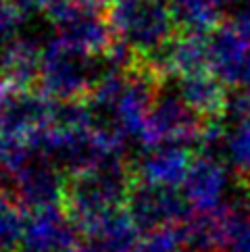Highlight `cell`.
Returning <instances> with one entry per match:
<instances>
[{"mask_svg": "<svg viewBox=\"0 0 250 252\" xmlns=\"http://www.w3.org/2000/svg\"><path fill=\"white\" fill-rule=\"evenodd\" d=\"M133 184V169L125 167L123 158L109 160L67 177L62 209L75 229L86 236L111 213L125 209Z\"/></svg>", "mask_w": 250, "mask_h": 252, "instance_id": "obj_1", "label": "cell"}, {"mask_svg": "<svg viewBox=\"0 0 250 252\" xmlns=\"http://www.w3.org/2000/svg\"><path fill=\"white\" fill-rule=\"evenodd\" d=\"M106 21L115 42L129 50L138 63H150L173 42L180 30L165 0H113Z\"/></svg>", "mask_w": 250, "mask_h": 252, "instance_id": "obj_2", "label": "cell"}, {"mask_svg": "<svg viewBox=\"0 0 250 252\" xmlns=\"http://www.w3.org/2000/svg\"><path fill=\"white\" fill-rule=\"evenodd\" d=\"M100 61L52 35L42 46L38 84L55 102H86L104 73Z\"/></svg>", "mask_w": 250, "mask_h": 252, "instance_id": "obj_3", "label": "cell"}, {"mask_svg": "<svg viewBox=\"0 0 250 252\" xmlns=\"http://www.w3.org/2000/svg\"><path fill=\"white\" fill-rule=\"evenodd\" d=\"M52 98L33 88L0 84V144H38L57 119Z\"/></svg>", "mask_w": 250, "mask_h": 252, "instance_id": "obj_4", "label": "cell"}, {"mask_svg": "<svg viewBox=\"0 0 250 252\" xmlns=\"http://www.w3.org/2000/svg\"><path fill=\"white\" fill-rule=\"evenodd\" d=\"M48 17L55 28V38L86 55L104 59L113 48V30L96 6L75 2V0H62Z\"/></svg>", "mask_w": 250, "mask_h": 252, "instance_id": "obj_5", "label": "cell"}, {"mask_svg": "<svg viewBox=\"0 0 250 252\" xmlns=\"http://www.w3.org/2000/svg\"><path fill=\"white\" fill-rule=\"evenodd\" d=\"M204 129L207 123L202 121V117L196 115L175 90H158L148 115L142 144L144 148L156 144H182L190 148L202 144Z\"/></svg>", "mask_w": 250, "mask_h": 252, "instance_id": "obj_6", "label": "cell"}, {"mask_svg": "<svg viewBox=\"0 0 250 252\" xmlns=\"http://www.w3.org/2000/svg\"><path fill=\"white\" fill-rule=\"evenodd\" d=\"M229 188L231 177L225 160L219 155L202 152L194 158L190 173L182 186V194L194 215H204L225 209Z\"/></svg>", "mask_w": 250, "mask_h": 252, "instance_id": "obj_7", "label": "cell"}, {"mask_svg": "<svg viewBox=\"0 0 250 252\" xmlns=\"http://www.w3.org/2000/svg\"><path fill=\"white\" fill-rule=\"evenodd\" d=\"M125 209L140 229H158V227H180L192 217L182 190L173 188H158L136 182L131 188Z\"/></svg>", "mask_w": 250, "mask_h": 252, "instance_id": "obj_8", "label": "cell"}, {"mask_svg": "<svg viewBox=\"0 0 250 252\" xmlns=\"http://www.w3.org/2000/svg\"><path fill=\"white\" fill-rule=\"evenodd\" d=\"M209 69L225 86L250 88V40L229 21L209 33Z\"/></svg>", "mask_w": 250, "mask_h": 252, "instance_id": "obj_9", "label": "cell"}, {"mask_svg": "<svg viewBox=\"0 0 250 252\" xmlns=\"http://www.w3.org/2000/svg\"><path fill=\"white\" fill-rule=\"evenodd\" d=\"M194 158V152L188 146H182V144L146 146L136 160L133 177H136V182L148 186L182 190Z\"/></svg>", "mask_w": 250, "mask_h": 252, "instance_id": "obj_10", "label": "cell"}, {"mask_svg": "<svg viewBox=\"0 0 250 252\" xmlns=\"http://www.w3.org/2000/svg\"><path fill=\"white\" fill-rule=\"evenodd\" d=\"M77 233L62 206L31 211L25 221L21 252H69L79 244Z\"/></svg>", "mask_w": 250, "mask_h": 252, "instance_id": "obj_11", "label": "cell"}, {"mask_svg": "<svg viewBox=\"0 0 250 252\" xmlns=\"http://www.w3.org/2000/svg\"><path fill=\"white\" fill-rule=\"evenodd\" d=\"M229 121L223 125L219 157L225 165L250 186V102L244 94H238L229 102Z\"/></svg>", "mask_w": 250, "mask_h": 252, "instance_id": "obj_12", "label": "cell"}, {"mask_svg": "<svg viewBox=\"0 0 250 252\" xmlns=\"http://www.w3.org/2000/svg\"><path fill=\"white\" fill-rule=\"evenodd\" d=\"M175 92L202 119L215 121L225 117L229 111L231 98L227 96V86L211 71H200V73L180 77Z\"/></svg>", "mask_w": 250, "mask_h": 252, "instance_id": "obj_13", "label": "cell"}, {"mask_svg": "<svg viewBox=\"0 0 250 252\" xmlns=\"http://www.w3.org/2000/svg\"><path fill=\"white\" fill-rule=\"evenodd\" d=\"M140 238L136 219L127 209H119L88 231L82 244L86 252H133Z\"/></svg>", "mask_w": 250, "mask_h": 252, "instance_id": "obj_14", "label": "cell"}, {"mask_svg": "<svg viewBox=\"0 0 250 252\" xmlns=\"http://www.w3.org/2000/svg\"><path fill=\"white\" fill-rule=\"evenodd\" d=\"M186 248L192 252H223L227 236V206L217 213L194 215L184 225Z\"/></svg>", "mask_w": 250, "mask_h": 252, "instance_id": "obj_15", "label": "cell"}, {"mask_svg": "<svg viewBox=\"0 0 250 252\" xmlns=\"http://www.w3.org/2000/svg\"><path fill=\"white\" fill-rule=\"evenodd\" d=\"M169 6L182 33L209 35L221 25V8L211 0H171Z\"/></svg>", "mask_w": 250, "mask_h": 252, "instance_id": "obj_16", "label": "cell"}, {"mask_svg": "<svg viewBox=\"0 0 250 252\" xmlns=\"http://www.w3.org/2000/svg\"><path fill=\"white\" fill-rule=\"evenodd\" d=\"M25 221L28 217L15 194L0 190V252H21Z\"/></svg>", "mask_w": 250, "mask_h": 252, "instance_id": "obj_17", "label": "cell"}, {"mask_svg": "<svg viewBox=\"0 0 250 252\" xmlns=\"http://www.w3.org/2000/svg\"><path fill=\"white\" fill-rule=\"evenodd\" d=\"M223 252H250V188L238 202L227 204V236Z\"/></svg>", "mask_w": 250, "mask_h": 252, "instance_id": "obj_18", "label": "cell"}, {"mask_svg": "<svg viewBox=\"0 0 250 252\" xmlns=\"http://www.w3.org/2000/svg\"><path fill=\"white\" fill-rule=\"evenodd\" d=\"M186 238L180 227H158L150 229L138 240L133 252H184Z\"/></svg>", "mask_w": 250, "mask_h": 252, "instance_id": "obj_19", "label": "cell"}, {"mask_svg": "<svg viewBox=\"0 0 250 252\" xmlns=\"http://www.w3.org/2000/svg\"><path fill=\"white\" fill-rule=\"evenodd\" d=\"M25 13L19 0H0V48L21 38Z\"/></svg>", "mask_w": 250, "mask_h": 252, "instance_id": "obj_20", "label": "cell"}, {"mask_svg": "<svg viewBox=\"0 0 250 252\" xmlns=\"http://www.w3.org/2000/svg\"><path fill=\"white\" fill-rule=\"evenodd\" d=\"M229 23L244 35V38L250 40V2H244L242 6L236 8V13L231 15Z\"/></svg>", "mask_w": 250, "mask_h": 252, "instance_id": "obj_21", "label": "cell"}, {"mask_svg": "<svg viewBox=\"0 0 250 252\" xmlns=\"http://www.w3.org/2000/svg\"><path fill=\"white\" fill-rule=\"evenodd\" d=\"M21 6L25 11H33V13H46L50 15L55 8L62 2V0H19Z\"/></svg>", "mask_w": 250, "mask_h": 252, "instance_id": "obj_22", "label": "cell"}, {"mask_svg": "<svg viewBox=\"0 0 250 252\" xmlns=\"http://www.w3.org/2000/svg\"><path fill=\"white\" fill-rule=\"evenodd\" d=\"M75 2H82V4H90V6H96V8H98V4H111L113 0H75Z\"/></svg>", "mask_w": 250, "mask_h": 252, "instance_id": "obj_23", "label": "cell"}, {"mask_svg": "<svg viewBox=\"0 0 250 252\" xmlns=\"http://www.w3.org/2000/svg\"><path fill=\"white\" fill-rule=\"evenodd\" d=\"M211 2H213V4H215L217 8H221V11H223V8H225V6H229V4H234V2H238V0H211Z\"/></svg>", "mask_w": 250, "mask_h": 252, "instance_id": "obj_24", "label": "cell"}, {"mask_svg": "<svg viewBox=\"0 0 250 252\" xmlns=\"http://www.w3.org/2000/svg\"><path fill=\"white\" fill-rule=\"evenodd\" d=\"M0 173H2V163H0Z\"/></svg>", "mask_w": 250, "mask_h": 252, "instance_id": "obj_25", "label": "cell"}, {"mask_svg": "<svg viewBox=\"0 0 250 252\" xmlns=\"http://www.w3.org/2000/svg\"><path fill=\"white\" fill-rule=\"evenodd\" d=\"M248 188H250V186H248Z\"/></svg>", "mask_w": 250, "mask_h": 252, "instance_id": "obj_26", "label": "cell"}]
</instances>
